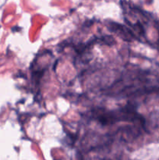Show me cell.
<instances>
[{"label": "cell", "instance_id": "obj_1", "mask_svg": "<svg viewBox=\"0 0 159 160\" xmlns=\"http://www.w3.org/2000/svg\"><path fill=\"white\" fill-rule=\"evenodd\" d=\"M108 26L110 29L116 32L118 35L122 36L123 38L126 39V40H131V38L134 37L133 34L130 32V31H128V29H126L125 27L121 26V25L118 24V23L111 22L110 25H108Z\"/></svg>", "mask_w": 159, "mask_h": 160}]
</instances>
